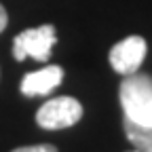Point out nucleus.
I'll use <instances>...</instances> for the list:
<instances>
[{
    "instance_id": "1",
    "label": "nucleus",
    "mask_w": 152,
    "mask_h": 152,
    "mask_svg": "<svg viewBox=\"0 0 152 152\" xmlns=\"http://www.w3.org/2000/svg\"><path fill=\"white\" fill-rule=\"evenodd\" d=\"M125 118L137 125H152V76L133 72L118 87Z\"/></svg>"
},
{
    "instance_id": "2",
    "label": "nucleus",
    "mask_w": 152,
    "mask_h": 152,
    "mask_svg": "<svg viewBox=\"0 0 152 152\" xmlns=\"http://www.w3.org/2000/svg\"><path fill=\"white\" fill-rule=\"evenodd\" d=\"M55 40H57V32L51 23L23 30L13 40V55L17 61H23L26 57H34L36 61H47Z\"/></svg>"
},
{
    "instance_id": "3",
    "label": "nucleus",
    "mask_w": 152,
    "mask_h": 152,
    "mask_svg": "<svg viewBox=\"0 0 152 152\" xmlns=\"http://www.w3.org/2000/svg\"><path fill=\"white\" fill-rule=\"evenodd\" d=\"M83 116V106L78 99L70 97V95H61V97L49 99L42 104L36 112V123L38 127L55 131V129H66L72 127L80 121Z\"/></svg>"
},
{
    "instance_id": "4",
    "label": "nucleus",
    "mask_w": 152,
    "mask_h": 152,
    "mask_svg": "<svg viewBox=\"0 0 152 152\" xmlns=\"http://www.w3.org/2000/svg\"><path fill=\"white\" fill-rule=\"evenodd\" d=\"M146 51H148V45L142 36H129L110 49L108 59L114 72H118L121 76H129L140 70V66L144 64Z\"/></svg>"
},
{
    "instance_id": "5",
    "label": "nucleus",
    "mask_w": 152,
    "mask_h": 152,
    "mask_svg": "<svg viewBox=\"0 0 152 152\" xmlns=\"http://www.w3.org/2000/svg\"><path fill=\"white\" fill-rule=\"evenodd\" d=\"M64 78L61 66H47L38 72H30L21 80V93L26 97H38V95H49Z\"/></svg>"
},
{
    "instance_id": "6",
    "label": "nucleus",
    "mask_w": 152,
    "mask_h": 152,
    "mask_svg": "<svg viewBox=\"0 0 152 152\" xmlns=\"http://www.w3.org/2000/svg\"><path fill=\"white\" fill-rule=\"evenodd\" d=\"M123 129L127 140L137 152H152V125H137L129 118L123 121Z\"/></svg>"
},
{
    "instance_id": "7",
    "label": "nucleus",
    "mask_w": 152,
    "mask_h": 152,
    "mask_svg": "<svg viewBox=\"0 0 152 152\" xmlns=\"http://www.w3.org/2000/svg\"><path fill=\"white\" fill-rule=\"evenodd\" d=\"M13 152H57L55 146L51 144H38V146H23V148H15Z\"/></svg>"
},
{
    "instance_id": "8",
    "label": "nucleus",
    "mask_w": 152,
    "mask_h": 152,
    "mask_svg": "<svg viewBox=\"0 0 152 152\" xmlns=\"http://www.w3.org/2000/svg\"><path fill=\"white\" fill-rule=\"evenodd\" d=\"M7 23H9V15H7V9L0 4V32H2L4 28H7Z\"/></svg>"
},
{
    "instance_id": "9",
    "label": "nucleus",
    "mask_w": 152,
    "mask_h": 152,
    "mask_svg": "<svg viewBox=\"0 0 152 152\" xmlns=\"http://www.w3.org/2000/svg\"><path fill=\"white\" fill-rule=\"evenodd\" d=\"M133 152H137V150H133Z\"/></svg>"
}]
</instances>
